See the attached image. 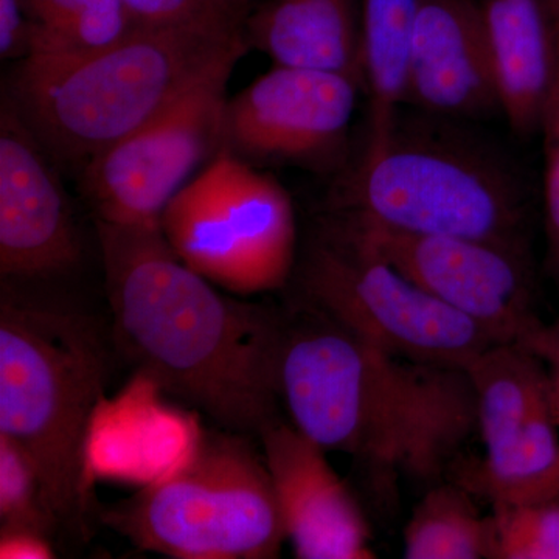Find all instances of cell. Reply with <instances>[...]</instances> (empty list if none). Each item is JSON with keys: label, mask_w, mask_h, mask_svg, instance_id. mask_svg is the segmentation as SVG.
<instances>
[{"label": "cell", "mask_w": 559, "mask_h": 559, "mask_svg": "<svg viewBox=\"0 0 559 559\" xmlns=\"http://www.w3.org/2000/svg\"><path fill=\"white\" fill-rule=\"evenodd\" d=\"M330 216L471 238L528 252V201L516 171L477 140L436 124L393 121L331 194Z\"/></svg>", "instance_id": "5b68a950"}, {"label": "cell", "mask_w": 559, "mask_h": 559, "mask_svg": "<svg viewBox=\"0 0 559 559\" xmlns=\"http://www.w3.org/2000/svg\"><path fill=\"white\" fill-rule=\"evenodd\" d=\"M549 17L551 43V86L543 128L546 143H559V0H544Z\"/></svg>", "instance_id": "4316f807"}, {"label": "cell", "mask_w": 559, "mask_h": 559, "mask_svg": "<svg viewBox=\"0 0 559 559\" xmlns=\"http://www.w3.org/2000/svg\"><path fill=\"white\" fill-rule=\"evenodd\" d=\"M0 558H55L51 539L24 530H0Z\"/></svg>", "instance_id": "83f0119b"}, {"label": "cell", "mask_w": 559, "mask_h": 559, "mask_svg": "<svg viewBox=\"0 0 559 559\" xmlns=\"http://www.w3.org/2000/svg\"><path fill=\"white\" fill-rule=\"evenodd\" d=\"M135 27L246 32L250 0H123Z\"/></svg>", "instance_id": "603a6c76"}, {"label": "cell", "mask_w": 559, "mask_h": 559, "mask_svg": "<svg viewBox=\"0 0 559 559\" xmlns=\"http://www.w3.org/2000/svg\"><path fill=\"white\" fill-rule=\"evenodd\" d=\"M533 353L543 359L549 374L551 403L559 423V322L546 325L536 341Z\"/></svg>", "instance_id": "f1b7e54d"}, {"label": "cell", "mask_w": 559, "mask_h": 559, "mask_svg": "<svg viewBox=\"0 0 559 559\" xmlns=\"http://www.w3.org/2000/svg\"><path fill=\"white\" fill-rule=\"evenodd\" d=\"M160 230L187 266L238 296L283 289L296 271L288 191L226 150L173 198Z\"/></svg>", "instance_id": "ba28073f"}, {"label": "cell", "mask_w": 559, "mask_h": 559, "mask_svg": "<svg viewBox=\"0 0 559 559\" xmlns=\"http://www.w3.org/2000/svg\"><path fill=\"white\" fill-rule=\"evenodd\" d=\"M237 62L213 70L81 170L80 191L95 221L159 226L165 207L190 176L221 150L227 83Z\"/></svg>", "instance_id": "9c48e42d"}, {"label": "cell", "mask_w": 559, "mask_h": 559, "mask_svg": "<svg viewBox=\"0 0 559 559\" xmlns=\"http://www.w3.org/2000/svg\"><path fill=\"white\" fill-rule=\"evenodd\" d=\"M293 280L296 300L399 358L466 371L498 344L326 218L297 260Z\"/></svg>", "instance_id": "52a82bcc"}, {"label": "cell", "mask_w": 559, "mask_h": 559, "mask_svg": "<svg viewBox=\"0 0 559 559\" xmlns=\"http://www.w3.org/2000/svg\"><path fill=\"white\" fill-rule=\"evenodd\" d=\"M248 47L246 32L135 27L72 60L21 61L10 102L55 164L81 173Z\"/></svg>", "instance_id": "3957f363"}, {"label": "cell", "mask_w": 559, "mask_h": 559, "mask_svg": "<svg viewBox=\"0 0 559 559\" xmlns=\"http://www.w3.org/2000/svg\"><path fill=\"white\" fill-rule=\"evenodd\" d=\"M359 81L275 66L227 98L221 150L250 165L322 164L341 148Z\"/></svg>", "instance_id": "8fae6325"}, {"label": "cell", "mask_w": 559, "mask_h": 559, "mask_svg": "<svg viewBox=\"0 0 559 559\" xmlns=\"http://www.w3.org/2000/svg\"><path fill=\"white\" fill-rule=\"evenodd\" d=\"M108 353L86 316L0 294V433L38 469L62 530L83 536L91 510L87 440Z\"/></svg>", "instance_id": "277c9868"}, {"label": "cell", "mask_w": 559, "mask_h": 559, "mask_svg": "<svg viewBox=\"0 0 559 559\" xmlns=\"http://www.w3.org/2000/svg\"><path fill=\"white\" fill-rule=\"evenodd\" d=\"M31 51V22L22 0H0V57L24 61Z\"/></svg>", "instance_id": "484cf974"}, {"label": "cell", "mask_w": 559, "mask_h": 559, "mask_svg": "<svg viewBox=\"0 0 559 559\" xmlns=\"http://www.w3.org/2000/svg\"><path fill=\"white\" fill-rule=\"evenodd\" d=\"M0 528L53 539L61 525L38 469L20 444L0 433Z\"/></svg>", "instance_id": "44dd1931"}, {"label": "cell", "mask_w": 559, "mask_h": 559, "mask_svg": "<svg viewBox=\"0 0 559 559\" xmlns=\"http://www.w3.org/2000/svg\"><path fill=\"white\" fill-rule=\"evenodd\" d=\"M31 22L24 61H64L106 49L135 28L123 0H22Z\"/></svg>", "instance_id": "d6986e66"}, {"label": "cell", "mask_w": 559, "mask_h": 559, "mask_svg": "<svg viewBox=\"0 0 559 559\" xmlns=\"http://www.w3.org/2000/svg\"><path fill=\"white\" fill-rule=\"evenodd\" d=\"M477 496L507 502H530V500H558L559 502V455L549 468L528 479L513 481V484L496 485L481 489Z\"/></svg>", "instance_id": "d4e9b609"}, {"label": "cell", "mask_w": 559, "mask_h": 559, "mask_svg": "<svg viewBox=\"0 0 559 559\" xmlns=\"http://www.w3.org/2000/svg\"><path fill=\"white\" fill-rule=\"evenodd\" d=\"M466 373L487 455L466 466L459 484L477 495L549 468L559 455V423L543 359L524 345L495 344Z\"/></svg>", "instance_id": "7c38bea8"}, {"label": "cell", "mask_w": 559, "mask_h": 559, "mask_svg": "<svg viewBox=\"0 0 559 559\" xmlns=\"http://www.w3.org/2000/svg\"><path fill=\"white\" fill-rule=\"evenodd\" d=\"M53 159L14 106L0 120V275L49 278L79 263L75 216Z\"/></svg>", "instance_id": "4fadbf2b"}, {"label": "cell", "mask_w": 559, "mask_h": 559, "mask_svg": "<svg viewBox=\"0 0 559 559\" xmlns=\"http://www.w3.org/2000/svg\"><path fill=\"white\" fill-rule=\"evenodd\" d=\"M491 503V559H559L558 500Z\"/></svg>", "instance_id": "7402d4cb"}, {"label": "cell", "mask_w": 559, "mask_h": 559, "mask_svg": "<svg viewBox=\"0 0 559 559\" xmlns=\"http://www.w3.org/2000/svg\"><path fill=\"white\" fill-rule=\"evenodd\" d=\"M404 277L473 320L498 344L535 347L546 323L535 311L528 252L447 235L406 234L325 216Z\"/></svg>", "instance_id": "30bf717a"}, {"label": "cell", "mask_w": 559, "mask_h": 559, "mask_svg": "<svg viewBox=\"0 0 559 559\" xmlns=\"http://www.w3.org/2000/svg\"><path fill=\"white\" fill-rule=\"evenodd\" d=\"M286 540L300 559H371L370 527L326 451L278 419L259 437Z\"/></svg>", "instance_id": "5bb4252c"}, {"label": "cell", "mask_w": 559, "mask_h": 559, "mask_svg": "<svg viewBox=\"0 0 559 559\" xmlns=\"http://www.w3.org/2000/svg\"><path fill=\"white\" fill-rule=\"evenodd\" d=\"M444 119L500 110L477 0H418L407 102Z\"/></svg>", "instance_id": "9a60e30c"}, {"label": "cell", "mask_w": 559, "mask_h": 559, "mask_svg": "<svg viewBox=\"0 0 559 559\" xmlns=\"http://www.w3.org/2000/svg\"><path fill=\"white\" fill-rule=\"evenodd\" d=\"M95 227L114 347L135 373L221 429L260 437L277 423L278 310L221 294L176 255L160 224Z\"/></svg>", "instance_id": "6da1fadb"}, {"label": "cell", "mask_w": 559, "mask_h": 559, "mask_svg": "<svg viewBox=\"0 0 559 559\" xmlns=\"http://www.w3.org/2000/svg\"><path fill=\"white\" fill-rule=\"evenodd\" d=\"M139 547L176 559H274L286 540L264 457L248 436H202L168 476L102 511Z\"/></svg>", "instance_id": "8992f818"}, {"label": "cell", "mask_w": 559, "mask_h": 559, "mask_svg": "<svg viewBox=\"0 0 559 559\" xmlns=\"http://www.w3.org/2000/svg\"><path fill=\"white\" fill-rule=\"evenodd\" d=\"M245 31L249 47L275 66L340 73L362 86L355 0H266L250 11Z\"/></svg>", "instance_id": "2e32d148"}, {"label": "cell", "mask_w": 559, "mask_h": 559, "mask_svg": "<svg viewBox=\"0 0 559 559\" xmlns=\"http://www.w3.org/2000/svg\"><path fill=\"white\" fill-rule=\"evenodd\" d=\"M500 110L520 134L543 128L551 86L544 0H479Z\"/></svg>", "instance_id": "e0dca14e"}, {"label": "cell", "mask_w": 559, "mask_h": 559, "mask_svg": "<svg viewBox=\"0 0 559 559\" xmlns=\"http://www.w3.org/2000/svg\"><path fill=\"white\" fill-rule=\"evenodd\" d=\"M418 0H362L359 10L362 87L370 97L369 139H380L407 102Z\"/></svg>", "instance_id": "ac0fdd59"}, {"label": "cell", "mask_w": 559, "mask_h": 559, "mask_svg": "<svg viewBox=\"0 0 559 559\" xmlns=\"http://www.w3.org/2000/svg\"><path fill=\"white\" fill-rule=\"evenodd\" d=\"M544 224H546L547 261L559 289V143H546L544 171Z\"/></svg>", "instance_id": "cb8c5ba5"}, {"label": "cell", "mask_w": 559, "mask_h": 559, "mask_svg": "<svg viewBox=\"0 0 559 559\" xmlns=\"http://www.w3.org/2000/svg\"><path fill=\"white\" fill-rule=\"evenodd\" d=\"M471 496L459 481L426 492L404 527V558L491 559V518Z\"/></svg>", "instance_id": "ffe728a7"}, {"label": "cell", "mask_w": 559, "mask_h": 559, "mask_svg": "<svg viewBox=\"0 0 559 559\" xmlns=\"http://www.w3.org/2000/svg\"><path fill=\"white\" fill-rule=\"evenodd\" d=\"M272 380L301 436L381 473L433 479L477 429L465 370L390 355L299 300L278 312Z\"/></svg>", "instance_id": "7a4b0ae2"}]
</instances>
